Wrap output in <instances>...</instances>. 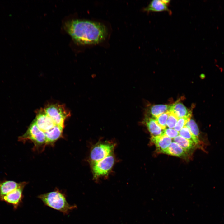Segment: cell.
Masks as SVG:
<instances>
[{
	"label": "cell",
	"mask_w": 224,
	"mask_h": 224,
	"mask_svg": "<svg viewBox=\"0 0 224 224\" xmlns=\"http://www.w3.org/2000/svg\"><path fill=\"white\" fill-rule=\"evenodd\" d=\"M162 1L163 2H164L165 4L167 5L169 4L170 2V0H162Z\"/></svg>",
	"instance_id": "obj_23"
},
{
	"label": "cell",
	"mask_w": 224,
	"mask_h": 224,
	"mask_svg": "<svg viewBox=\"0 0 224 224\" xmlns=\"http://www.w3.org/2000/svg\"><path fill=\"white\" fill-rule=\"evenodd\" d=\"M63 129L60 126L56 125L44 133L46 137V144L54 142L61 137Z\"/></svg>",
	"instance_id": "obj_15"
},
{
	"label": "cell",
	"mask_w": 224,
	"mask_h": 224,
	"mask_svg": "<svg viewBox=\"0 0 224 224\" xmlns=\"http://www.w3.org/2000/svg\"><path fill=\"white\" fill-rule=\"evenodd\" d=\"M34 121L39 129L44 133L56 125L52 119L44 111L40 113Z\"/></svg>",
	"instance_id": "obj_8"
},
{
	"label": "cell",
	"mask_w": 224,
	"mask_h": 224,
	"mask_svg": "<svg viewBox=\"0 0 224 224\" xmlns=\"http://www.w3.org/2000/svg\"><path fill=\"white\" fill-rule=\"evenodd\" d=\"M64 27L75 42L82 44L100 43L105 39L108 33L104 25L89 20H70L65 23Z\"/></svg>",
	"instance_id": "obj_1"
},
{
	"label": "cell",
	"mask_w": 224,
	"mask_h": 224,
	"mask_svg": "<svg viewBox=\"0 0 224 224\" xmlns=\"http://www.w3.org/2000/svg\"><path fill=\"white\" fill-rule=\"evenodd\" d=\"M114 160L112 154L101 160L91 163L94 178L97 179L108 174L113 166Z\"/></svg>",
	"instance_id": "obj_4"
},
{
	"label": "cell",
	"mask_w": 224,
	"mask_h": 224,
	"mask_svg": "<svg viewBox=\"0 0 224 224\" xmlns=\"http://www.w3.org/2000/svg\"><path fill=\"white\" fill-rule=\"evenodd\" d=\"M38 198L45 205L58 211L65 215L68 214L70 212L77 208L75 205L69 204L65 194L58 189L52 192L40 195Z\"/></svg>",
	"instance_id": "obj_2"
},
{
	"label": "cell",
	"mask_w": 224,
	"mask_h": 224,
	"mask_svg": "<svg viewBox=\"0 0 224 224\" xmlns=\"http://www.w3.org/2000/svg\"><path fill=\"white\" fill-rule=\"evenodd\" d=\"M150 141L156 146L159 152L167 148L172 142V139L164 134L156 137H151Z\"/></svg>",
	"instance_id": "obj_12"
},
{
	"label": "cell",
	"mask_w": 224,
	"mask_h": 224,
	"mask_svg": "<svg viewBox=\"0 0 224 224\" xmlns=\"http://www.w3.org/2000/svg\"><path fill=\"white\" fill-rule=\"evenodd\" d=\"M18 139L22 142L30 140L37 145L46 144L45 133L39 129L35 121L30 124L26 132L19 137Z\"/></svg>",
	"instance_id": "obj_3"
},
{
	"label": "cell",
	"mask_w": 224,
	"mask_h": 224,
	"mask_svg": "<svg viewBox=\"0 0 224 224\" xmlns=\"http://www.w3.org/2000/svg\"><path fill=\"white\" fill-rule=\"evenodd\" d=\"M27 184L26 182H22L18 188L3 197L1 200L12 205L14 209H16L22 203L23 190Z\"/></svg>",
	"instance_id": "obj_7"
},
{
	"label": "cell",
	"mask_w": 224,
	"mask_h": 224,
	"mask_svg": "<svg viewBox=\"0 0 224 224\" xmlns=\"http://www.w3.org/2000/svg\"><path fill=\"white\" fill-rule=\"evenodd\" d=\"M163 134L171 139H173L179 135V132L174 129L166 128L164 130Z\"/></svg>",
	"instance_id": "obj_22"
},
{
	"label": "cell",
	"mask_w": 224,
	"mask_h": 224,
	"mask_svg": "<svg viewBox=\"0 0 224 224\" xmlns=\"http://www.w3.org/2000/svg\"><path fill=\"white\" fill-rule=\"evenodd\" d=\"M185 126L188 128L191 133L194 136L201 139L199 129L197 124L194 120L190 119L187 122Z\"/></svg>",
	"instance_id": "obj_18"
},
{
	"label": "cell",
	"mask_w": 224,
	"mask_h": 224,
	"mask_svg": "<svg viewBox=\"0 0 224 224\" xmlns=\"http://www.w3.org/2000/svg\"><path fill=\"white\" fill-rule=\"evenodd\" d=\"M173 139L174 142L178 144L188 152L195 148H199L198 146L195 143L182 137L180 135H178Z\"/></svg>",
	"instance_id": "obj_17"
},
{
	"label": "cell",
	"mask_w": 224,
	"mask_h": 224,
	"mask_svg": "<svg viewBox=\"0 0 224 224\" xmlns=\"http://www.w3.org/2000/svg\"><path fill=\"white\" fill-rule=\"evenodd\" d=\"M144 10L147 12L166 11L171 13L167 5L163 2L162 0H153L151 1L147 6L144 9Z\"/></svg>",
	"instance_id": "obj_16"
},
{
	"label": "cell",
	"mask_w": 224,
	"mask_h": 224,
	"mask_svg": "<svg viewBox=\"0 0 224 224\" xmlns=\"http://www.w3.org/2000/svg\"><path fill=\"white\" fill-rule=\"evenodd\" d=\"M190 119L188 118H181L178 119L174 129L179 132L184 126L187 122Z\"/></svg>",
	"instance_id": "obj_21"
},
{
	"label": "cell",
	"mask_w": 224,
	"mask_h": 224,
	"mask_svg": "<svg viewBox=\"0 0 224 224\" xmlns=\"http://www.w3.org/2000/svg\"><path fill=\"white\" fill-rule=\"evenodd\" d=\"M169 111L174 114L178 119L181 118H191V111L179 100L170 105Z\"/></svg>",
	"instance_id": "obj_9"
},
{
	"label": "cell",
	"mask_w": 224,
	"mask_h": 224,
	"mask_svg": "<svg viewBox=\"0 0 224 224\" xmlns=\"http://www.w3.org/2000/svg\"><path fill=\"white\" fill-rule=\"evenodd\" d=\"M21 182L17 183L12 180H4L0 181V200L8 193L18 188Z\"/></svg>",
	"instance_id": "obj_13"
},
{
	"label": "cell",
	"mask_w": 224,
	"mask_h": 224,
	"mask_svg": "<svg viewBox=\"0 0 224 224\" xmlns=\"http://www.w3.org/2000/svg\"><path fill=\"white\" fill-rule=\"evenodd\" d=\"M143 122L150 133L151 137L160 136L163 134L164 130L158 124L154 118L145 116Z\"/></svg>",
	"instance_id": "obj_10"
},
{
	"label": "cell",
	"mask_w": 224,
	"mask_h": 224,
	"mask_svg": "<svg viewBox=\"0 0 224 224\" xmlns=\"http://www.w3.org/2000/svg\"><path fill=\"white\" fill-rule=\"evenodd\" d=\"M44 111L56 125L63 128L65 119L69 115L64 107L58 105H51L46 108Z\"/></svg>",
	"instance_id": "obj_5"
},
{
	"label": "cell",
	"mask_w": 224,
	"mask_h": 224,
	"mask_svg": "<svg viewBox=\"0 0 224 224\" xmlns=\"http://www.w3.org/2000/svg\"><path fill=\"white\" fill-rule=\"evenodd\" d=\"M188 152L174 142H172L167 148L159 153L178 157H186L188 156Z\"/></svg>",
	"instance_id": "obj_11"
},
{
	"label": "cell",
	"mask_w": 224,
	"mask_h": 224,
	"mask_svg": "<svg viewBox=\"0 0 224 224\" xmlns=\"http://www.w3.org/2000/svg\"><path fill=\"white\" fill-rule=\"evenodd\" d=\"M170 113L169 111H168L154 119L158 124L163 130L166 128V121Z\"/></svg>",
	"instance_id": "obj_19"
},
{
	"label": "cell",
	"mask_w": 224,
	"mask_h": 224,
	"mask_svg": "<svg viewBox=\"0 0 224 224\" xmlns=\"http://www.w3.org/2000/svg\"><path fill=\"white\" fill-rule=\"evenodd\" d=\"M178 119V118L174 114L170 112L166 121V126L169 128H174Z\"/></svg>",
	"instance_id": "obj_20"
},
{
	"label": "cell",
	"mask_w": 224,
	"mask_h": 224,
	"mask_svg": "<svg viewBox=\"0 0 224 224\" xmlns=\"http://www.w3.org/2000/svg\"><path fill=\"white\" fill-rule=\"evenodd\" d=\"M114 147V145L108 143H101L96 145L91 152V163L99 161L112 154Z\"/></svg>",
	"instance_id": "obj_6"
},
{
	"label": "cell",
	"mask_w": 224,
	"mask_h": 224,
	"mask_svg": "<svg viewBox=\"0 0 224 224\" xmlns=\"http://www.w3.org/2000/svg\"><path fill=\"white\" fill-rule=\"evenodd\" d=\"M170 106L162 104L152 105L148 110L146 116L155 119L161 114L169 111Z\"/></svg>",
	"instance_id": "obj_14"
}]
</instances>
